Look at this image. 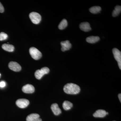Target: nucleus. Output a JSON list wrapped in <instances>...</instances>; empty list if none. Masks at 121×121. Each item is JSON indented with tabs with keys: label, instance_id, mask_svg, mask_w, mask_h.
<instances>
[{
	"label": "nucleus",
	"instance_id": "6e6552de",
	"mask_svg": "<svg viewBox=\"0 0 121 121\" xmlns=\"http://www.w3.org/2000/svg\"><path fill=\"white\" fill-rule=\"evenodd\" d=\"M22 90L23 92L25 93H32L35 91L34 86L31 84H27L24 86L22 87Z\"/></svg>",
	"mask_w": 121,
	"mask_h": 121
},
{
	"label": "nucleus",
	"instance_id": "393cba45",
	"mask_svg": "<svg viewBox=\"0 0 121 121\" xmlns=\"http://www.w3.org/2000/svg\"><path fill=\"white\" fill-rule=\"evenodd\" d=\"M0 75H1V74H0Z\"/></svg>",
	"mask_w": 121,
	"mask_h": 121
},
{
	"label": "nucleus",
	"instance_id": "5701e85b",
	"mask_svg": "<svg viewBox=\"0 0 121 121\" xmlns=\"http://www.w3.org/2000/svg\"><path fill=\"white\" fill-rule=\"evenodd\" d=\"M33 121H42V120L40 118H38L37 119H35V120H34Z\"/></svg>",
	"mask_w": 121,
	"mask_h": 121
},
{
	"label": "nucleus",
	"instance_id": "f03ea898",
	"mask_svg": "<svg viewBox=\"0 0 121 121\" xmlns=\"http://www.w3.org/2000/svg\"><path fill=\"white\" fill-rule=\"evenodd\" d=\"M30 55L35 60H38L41 58L42 54L38 49L35 47H31L29 49Z\"/></svg>",
	"mask_w": 121,
	"mask_h": 121
},
{
	"label": "nucleus",
	"instance_id": "9d476101",
	"mask_svg": "<svg viewBox=\"0 0 121 121\" xmlns=\"http://www.w3.org/2000/svg\"><path fill=\"white\" fill-rule=\"evenodd\" d=\"M81 30L84 32H88L91 30L90 24L88 22H82L80 24L79 26Z\"/></svg>",
	"mask_w": 121,
	"mask_h": 121
},
{
	"label": "nucleus",
	"instance_id": "4468645a",
	"mask_svg": "<svg viewBox=\"0 0 121 121\" xmlns=\"http://www.w3.org/2000/svg\"><path fill=\"white\" fill-rule=\"evenodd\" d=\"M2 48L5 51L9 52H13L14 50V47L13 45L8 44H4L2 45Z\"/></svg>",
	"mask_w": 121,
	"mask_h": 121
},
{
	"label": "nucleus",
	"instance_id": "7ed1b4c3",
	"mask_svg": "<svg viewBox=\"0 0 121 121\" xmlns=\"http://www.w3.org/2000/svg\"><path fill=\"white\" fill-rule=\"evenodd\" d=\"M49 72H50V69L48 68L47 67L43 68L40 70H38L36 71L35 73V77L37 79H40L44 75L48 73Z\"/></svg>",
	"mask_w": 121,
	"mask_h": 121
},
{
	"label": "nucleus",
	"instance_id": "2eb2a0df",
	"mask_svg": "<svg viewBox=\"0 0 121 121\" xmlns=\"http://www.w3.org/2000/svg\"><path fill=\"white\" fill-rule=\"evenodd\" d=\"M39 114L36 113H33L29 115L27 117L26 121H33L35 119L39 118Z\"/></svg>",
	"mask_w": 121,
	"mask_h": 121
},
{
	"label": "nucleus",
	"instance_id": "1a4fd4ad",
	"mask_svg": "<svg viewBox=\"0 0 121 121\" xmlns=\"http://www.w3.org/2000/svg\"><path fill=\"white\" fill-rule=\"evenodd\" d=\"M60 44L62 46L61 50L62 51L65 52V51L69 50L71 48L72 45L69 40L62 41L60 43Z\"/></svg>",
	"mask_w": 121,
	"mask_h": 121
},
{
	"label": "nucleus",
	"instance_id": "b1692460",
	"mask_svg": "<svg viewBox=\"0 0 121 121\" xmlns=\"http://www.w3.org/2000/svg\"><path fill=\"white\" fill-rule=\"evenodd\" d=\"M118 98H119V100H120V102H121V94H119L118 95Z\"/></svg>",
	"mask_w": 121,
	"mask_h": 121
},
{
	"label": "nucleus",
	"instance_id": "a211bd4d",
	"mask_svg": "<svg viewBox=\"0 0 121 121\" xmlns=\"http://www.w3.org/2000/svg\"><path fill=\"white\" fill-rule=\"evenodd\" d=\"M101 9V7L99 6H94L90 8L89 10L91 13L95 14L100 12Z\"/></svg>",
	"mask_w": 121,
	"mask_h": 121
},
{
	"label": "nucleus",
	"instance_id": "dca6fc26",
	"mask_svg": "<svg viewBox=\"0 0 121 121\" xmlns=\"http://www.w3.org/2000/svg\"><path fill=\"white\" fill-rule=\"evenodd\" d=\"M73 107V104L70 102L66 101L64 102L63 104V107L64 110H68L71 109Z\"/></svg>",
	"mask_w": 121,
	"mask_h": 121
},
{
	"label": "nucleus",
	"instance_id": "f3484780",
	"mask_svg": "<svg viewBox=\"0 0 121 121\" xmlns=\"http://www.w3.org/2000/svg\"><path fill=\"white\" fill-rule=\"evenodd\" d=\"M121 7L119 5H117L115 8L114 10L113 11L112 15L113 17H116L119 15L121 12Z\"/></svg>",
	"mask_w": 121,
	"mask_h": 121
},
{
	"label": "nucleus",
	"instance_id": "39448f33",
	"mask_svg": "<svg viewBox=\"0 0 121 121\" xmlns=\"http://www.w3.org/2000/svg\"><path fill=\"white\" fill-rule=\"evenodd\" d=\"M112 52L115 59L118 62V66L120 69H121V52L117 48L113 49Z\"/></svg>",
	"mask_w": 121,
	"mask_h": 121
},
{
	"label": "nucleus",
	"instance_id": "9b49d317",
	"mask_svg": "<svg viewBox=\"0 0 121 121\" xmlns=\"http://www.w3.org/2000/svg\"><path fill=\"white\" fill-rule=\"evenodd\" d=\"M52 110L56 115H58L61 113V110L59 108L58 105L56 103H54L52 105L51 107Z\"/></svg>",
	"mask_w": 121,
	"mask_h": 121
},
{
	"label": "nucleus",
	"instance_id": "6ab92c4d",
	"mask_svg": "<svg viewBox=\"0 0 121 121\" xmlns=\"http://www.w3.org/2000/svg\"><path fill=\"white\" fill-rule=\"evenodd\" d=\"M68 25V22L65 19H63L60 23L59 24L58 26L60 30H63Z\"/></svg>",
	"mask_w": 121,
	"mask_h": 121
},
{
	"label": "nucleus",
	"instance_id": "4be33fe9",
	"mask_svg": "<svg viewBox=\"0 0 121 121\" xmlns=\"http://www.w3.org/2000/svg\"><path fill=\"white\" fill-rule=\"evenodd\" d=\"M4 7L0 2V13H2L4 12Z\"/></svg>",
	"mask_w": 121,
	"mask_h": 121
},
{
	"label": "nucleus",
	"instance_id": "f257e3e1",
	"mask_svg": "<svg viewBox=\"0 0 121 121\" xmlns=\"http://www.w3.org/2000/svg\"><path fill=\"white\" fill-rule=\"evenodd\" d=\"M80 88L77 84L69 83L66 84L64 87V91L69 94H77L80 91Z\"/></svg>",
	"mask_w": 121,
	"mask_h": 121
},
{
	"label": "nucleus",
	"instance_id": "ddd939ff",
	"mask_svg": "<svg viewBox=\"0 0 121 121\" xmlns=\"http://www.w3.org/2000/svg\"><path fill=\"white\" fill-rule=\"evenodd\" d=\"M99 39H100L98 36H91L86 38V41L89 43H94L98 42Z\"/></svg>",
	"mask_w": 121,
	"mask_h": 121
},
{
	"label": "nucleus",
	"instance_id": "f8f14e48",
	"mask_svg": "<svg viewBox=\"0 0 121 121\" xmlns=\"http://www.w3.org/2000/svg\"><path fill=\"white\" fill-rule=\"evenodd\" d=\"M106 113L105 111L103 110H98L95 111L93 116L95 117H104L106 115Z\"/></svg>",
	"mask_w": 121,
	"mask_h": 121
},
{
	"label": "nucleus",
	"instance_id": "423d86ee",
	"mask_svg": "<svg viewBox=\"0 0 121 121\" xmlns=\"http://www.w3.org/2000/svg\"><path fill=\"white\" fill-rule=\"evenodd\" d=\"M16 104L20 108H26L29 104L28 100L24 99H17L16 102Z\"/></svg>",
	"mask_w": 121,
	"mask_h": 121
},
{
	"label": "nucleus",
	"instance_id": "aec40b11",
	"mask_svg": "<svg viewBox=\"0 0 121 121\" xmlns=\"http://www.w3.org/2000/svg\"><path fill=\"white\" fill-rule=\"evenodd\" d=\"M8 37V35L4 32H2L0 33V41L5 40Z\"/></svg>",
	"mask_w": 121,
	"mask_h": 121
},
{
	"label": "nucleus",
	"instance_id": "a878e982",
	"mask_svg": "<svg viewBox=\"0 0 121 121\" xmlns=\"http://www.w3.org/2000/svg\"></svg>",
	"mask_w": 121,
	"mask_h": 121
},
{
	"label": "nucleus",
	"instance_id": "412c9836",
	"mask_svg": "<svg viewBox=\"0 0 121 121\" xmlns=\"http://www.w3.org/2000/svg\"><path fill=\"white\" fill-rule=\"evenodd\" d=\"M5 86H6V83L4 81H2L0 82V87L1 88H4Z\"/></svg>",
	"mask_w": 121,
	"mask_h": 121
},
{
	"label": "nucleus",
	"instance_id": "0eeeda50",
	"mask_svg": "<svg viewBox=\"0 0 121 121\" xmlns=\"http://www.w3.org/2000/svg\"><path fill=\"white\" fill-rule=\"evenodd\" d=\"M9 67L12 70L15 72H19L21 70L20 65L15 62H11L9 63Z\"/></svg>",
	"mask_w": 121,
	"mask_h": 121
},
{
	"label": "nucleus",
	"instance_id": "20e7f679",
	"mask_svg": "<svg viewBox=\"0 0 121 121\" xmlns=\"http://www.w3.org/2000/svg\"><path fill=\"white\" fill-rule=\"evenodd\" d=\"M29 17L33 23L37 24L41 21V17L39 13L32 12L29 14Z\"/></svg>",
	"mask_w": 121,
	"mask_h": 121
}]
</instances>
